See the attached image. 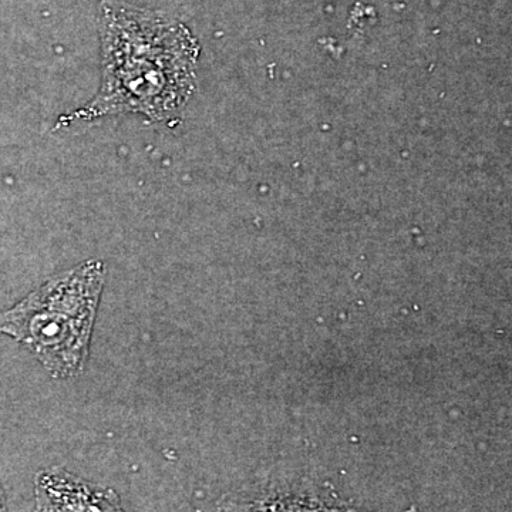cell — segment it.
Instances as JSON below:
<instances>
[{"label": "cell", "mask_w": 512, "mask_h": 512, "mask_svg": "<svg viewBox=\"0 0 512 512\" xmlns=\"http://www.w3.org/2000/svg\"><path fill=\"white\" fill-rule=\"evenodd\" d=\"M37 511H119L120 497L59 467L46 468L35 477Z\"/></svg>", "instance_id": "obj_3"}, {"label": "cell", "mask_w": 512, "mask_h": 512, "mask_svg": "<svg viewBox=\"0 0 512 512\" xmlns=\"http://www.w3.org/2000/svg\"><path fill=\"white\" fill-rule=\"evenodd\" d=\"M101 46L100 92L66 123L128 113L163 120L194 92L200 45L183 23L150 10L104 5Z\"/></svg>", "instance_id": "obj_1"}, {"label": "cell", "mask_w": 512, "mask_h": 512, "mask_svg": "<svg viewBox=\"0 0 512 512\" xmlns=\"http://www.w3.org/2000/svg\"><path fill=\"white\" fill-rule=\"evenodd\" d=\"M104 282L106 268L97 259L53 275L0 312V333L29 349L55 379L79 376L89 360Z\"/></svg>", "instance_id": "obj_2"}, {"label": "cell", "mask_w": 512, "mask_h": 512, "mask_svg": "<svg viewBox=\"0 0 512 512\" xmlns=\"http://www.w3.org/2000/svg\"><path fill=\"white\" fill-rule=\"evenodd\" d=\"M6 510L5 493H3L2 485H0V511Z\"/></svg>", "instance_id": "obj_4"}]
</instances>
